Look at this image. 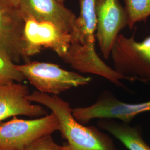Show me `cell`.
<instances>
[{
    "mask_svg": "<svg viewBox=\"0 0 150 150\" xmlns=\"http://www.w3.org/2000/svg\"><path fill=\"white\" fill-rule=\"evenodd\" d=\"M32 102L48 108L58 119L59 131L71 150H116L107 134L94 127L86 126L73 115L70 104L57 95L34 91L27 96Z\"/></svg>",
    "mask_w": 150,
    "mask_h": 150,
    "instance_id": "1",
    "label": "cell"
},
{
    "mask_svg": "<svg viewBox=\"0 0 150 150\" xmlns=\"http://www.w3.org/2000/svg\"><path fill=\"white\" fill-rule=\"evenodd\" d=\"M120 33L111 51L113 69L125 80L150 83V36L142 41Z\"/></svg>",
    "mask_w": 150,
    "mask_h": 150,
    "instance_id": "2",
    "label": "cell"
},
{
    "mask_svg": "<svg viewBox=\"0 0 150 150\" xmlns=\"http://www.w3.org/2000/svg\"><path fill=\"white\" fill-rule=\"evenodd\" d=\"M16 66L38 91L48 94L57 95L71 88L87 85L91 81L90 77L64 70L52 63L33 61Z\"/></svg>",
    "mask_w": 150,
    "mask_h": 150,
    "instance_id": "3",
    "label": "cell"
},
{
    "mask_svg": "<svg viewBox=\"0 0 150 150\" xmlns=\"http://www.w3.org/2000/svg\"><path fill=\"white\" fill-rule=\"evenodd\" d=\"M59 129L58 119L52 112L31 120L13 117L0 123V150L20 149Z\"/></svg>",
    "mask_w": 150,
    "mask_h": 150,
    "instance_id": "4",
    "label": "cell"
},
{
    "mask_svg": "<svg viewBox=\"0 0 150 150\" xmlns=\"http://www.w3.org/2000/svg\"><path fill=\"white\" fill-rule=\"evenodd\" d=\"M150 111V101L129 103L120 101L110 91L103 92L90 106L72 108L75 118L83 124L95 119L118 120L130 122L137 115Z\"/></svg>",
    "mask_w": 150,
    "mask_h": 150,
    "instance_id": "5",
    "label": "cell"
},
{
    "mask_svg": "<svg viewBox=\"0 0 150 150\" xmlns=\"http://www.w3.org/2000/svg\"><path fill=\"white\" fill-rule=\"evenodd\" d=\"M96 38L103 58L108 60L120 32L128 26V17L120 0H96Z\"/></svg>",
    "mask_w": 150,
    "mask_h": 150,
    "instance_id": "6",
    "label": "cell"
},
{
    "mask_svg": "<svg viewBox=\"0 0 150 150\" xmlns=\"http://www.w3.org/2000/svg\"><path fill=\"white\" fill-rule=\"evenodd\" d=\"M26 57L39 54L43 48H50L61 57L64 56L71 43V35L62 32L48 22L25 20L24 31Z\"/></svg>",
    "mask_w": 150,
    "mask_h": 150,
    "instance_id": "7",
    "label": "cell"
},
{
    "mask_svg": "<svg viewBox=\"0 0 150 150\" xmlns=\"http://www.w3.org/2000/svg\"><path fill=\"white\" fill-rule=\"evenodd\" d=\"M25 20L18 8L0 1V54L17 64L25 54Z\"/></svg>",
    "mask_w": 150,
    "mask_h": 150,
    "instance_id": "8",
    "label": "cell"
},
{
    "mask_svg": "<svg viewBox=\"0 0 150 150\" xmlns=\"http://www.w3.org/2000/svg\"><path fill=\"white\" fill-rule=\"evenodd\" d=\"M18 8L25 20L52 23L66 33L71 34L75 27L77 16L57 0H21Z\"/></svg>",
    "mask_w": 150,
    "mask_h": 150,
    "instance_id": "9",
    "label": "cell"
},
{
    "mask_svg": "<svg viewBox=\"0 0 150 150\" xmlns=\"http://www.w3.org/2000/svg\"><path fill=\"white\" fill-rule=\"evenodd\" d=\"M30 93L28 87L22 83L0 84V123L17 116L38 118L47 114L42 105L27 98Z\"/></svg>",
    "mask_w": 150,
    "mask_h": 150,
    "instance_id": "10",
    "label": "cell"
},
{
    "mask_svg": "<svg viewBox=\"0 0 150 150\" xmlns=\"http://www.w3.org/2000/svg\"><path fill=\"white\" fill-rule=\"evenodd\" d=\"M80 13L77 16L75 27L71 32V42L95 48L97 16L96 0H79Z\"/></svg>",
    "mask_w": 150,
    "mask_h": 150,
    "instance_id": "11",
    "label": "cell"
},
{
    "mask_svg": "<svg viewBox=\"0 0 150 150\" xmlns=\"http://www.w3.org/2000/svg\"><path fill=\"white\" fill-rule=\"evenodd\" d=\"M98 125L120 141L129 150H150V147L144 139L138 129L128 123L112 119L101 120Z\"/></svg>",
    "mask_w": 150,
    "mask_h": 150,
    "instance_id": "12",
    "label": "cell"
},
{
    "mask_svg": "<svg viewBox=\"0 0 150 150\" xmlns=\"http://www.w3.org/2000/svg\"><path fill=\"white\" fill-rule=\"evenodd\" d=\"M123 1L130 30H132L137 22H147L150 16V0Z\"/></svg>",
    "mask_w": 150,
    "mask_h": 150,
    "instance_id": "13",
    "label": "cell"
},
{
    "mask_svg": "<svg viewBox=\"0 0 150 150\" xmlns=\"http://www.w3.org/2000/svg\"><path fill=\"white\" fill-rule=\"evenodd\" d=\"M16 64L0 54V84L22 83L26 80Z\"/></svg>",
    "mask_w": 150,
    "mask_h": 150,
    "instance_id": "14",
    "label": "cell"
},
{
    "mask_svg": "<svg viewBox=\"0 0 150 150\" xmlns=\"http://www.w3.org/2000/svg\"><path fill=\"white\" fill-rule=\"evenodd\" d=\"M61 146L58 145L51 135L43 137L32 144L14 150H59Z\"/></svg>",
    "mask_w": 150,
    "mask_h": 150,
    "instance_id": "15",
    "label": "cell"
},
{
    "mask_svg": "<svg viewBox=\"0 0 150 150\" xmlns=\"http://www.w3.org/2000/svg\"><path fill=\"white\" fill-rule=\"evenodd\" d=\"M0 1H1L2 2L5 3L7 5L13 7H16V8L18 7V6L21 2V0H0Z\"/></svg>",
    "mask_w": 150,
    "mask_h": 150,
    "instance_id": "16",
    "label": "cell"
},
{
    "mask_svg": "<svg viewBox=\"0 0 150 150\" xmlns=\"http://www.w3.org/2000/svg\"><path fill=\"white\" fill-rule=\"evenodd\" d=\"M59 150H71L70 146L69 145H66L64 146H61V147L59 149Z\"/></svg>",
    "mask_w": 150,
    "mask_h": 150,
    "instance_id": "17",
    "label": "cell"
},
{
    "mask_svg": "<svg viewBox=\"0 0 150 150\" xmlns=\"http://www.w3.org/2000/svg\"><path fill=\"white\" fill-rule=\"evenodd\" d=\"M58 1H59L60 2H61V3H64V2L66 1V0H57Z\"/></svg>",
    "mask_w": 150,
    "mask_h": 150,
    "instance_id": "18",
    "label": "cell"
}]
</instances>
